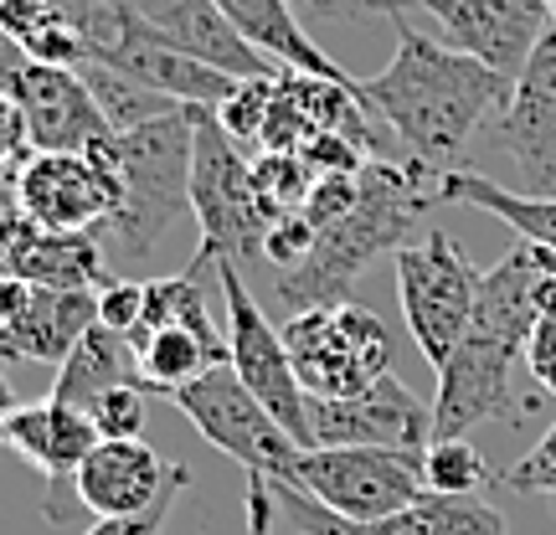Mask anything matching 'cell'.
<instances>
[{
  "instance_id": "cell-19",
  "label": "cell",
  "mask_w": 556,
  "mask_h": 535,
  "mask_svg": "<svg viewBox=\"0 0 556 535\" xmlns=\"http://www.w3.org/2000/svg\"><path fill=\"white\" fill-rule=\"evenodd\" d=\"M139 16L186 58L217 67L227 78H274V62L242 41L238 26L217 11V0H139Z\"/></svg>"
},
{
  "instance_id": "cell-9",
  "label": "cell",
  "mask_w": 556,
  "mask_h": 535,
  "mask_svg": "<svg viewBox=\"0 0 556 535\" xmlns=\"http://www.w3.org/2000/svg\"><path fill=\"white\" fill-rule=\"evenodd\" d=\"M222 298H227V366L242 377V386L278 417V428L294 437L299 448H315L309 437V397L294 377V360L283 345V330H274L268 309L248 289L238 263H217Z\"/></svg>"
},
{
  "instance_id": "cell-27",
  "label": "cell",
  "mask_w": 556,
  "mask_h": 535,
  "mask_svg": "<svg viewBox=\"0 0 556 535\" xmlns=\"http://www.w3.org/2000/svg\"><path fill=\"white\" fill-rule=\"evenodd\" d=\"M274 82L278 78H242L227 99L212 109L217 124L238 139L242 150H263V124H268V103H274Z\"/></svg>"
},
{
  "instance_id": "cell-25",
  "label": "cell",
  "mask_w": 556,
  "mask_h": 535,
  "mask_svg": "<svg viewBox=\"0 0 556 535\" xmlns=\"http://www.w3.org/2000/svg\"><path fill=\"white\" fill-rule=\"evenodd\" d=\"M83 78H88V88H93V99H99L103 119H109L114 135H129V129H139V124L160 119V114L186 109V103L165 99V93H150V88L129 82L124 73H114V67H99V62H88V67H83Z\"/></svg>"
},
{
  "instance_id": "cell-29",
  "label": "cell",
  "mask_w": 556,
  "mask_h": 535,
  "mask_svg": "<svg viewBox=\"0 0 556 535\" xmlns=\"http://www.w3.org/2000/svg\"><path fill=\"white\" fill-rule=\"evenodd\" d=\"M500 489H510V495H546L556 499V422L546 428V437H541L531 454H520L505 474H495Z\"/></svg>"
},
{
  "instance_id": "cell-28",
  "label": "cell",
  "mask_w": 556,
  "mask_h": 535,
  "mask_svg": "<svg viewBox=\"0 0 556 535\" xmlns=\"http://www.w3.org/2000/svg\"><path fill=\"white\" fill-rule=\"evenodd\" d=\"M88 417H93L99 437H139L144 422H150V392H144L139 381H124L114 392H103V397L88 407Z\"/></svg>"
},
{
  "instance_id": "cell-41",
  "label": "cell",
  "mask_w": 556,
  "mask_h": 535,
  "mask_svg": "<svg viewBox=\"0 0 556 535\" xmlns=\"http://www.w3.org/2000/svg\"><path fill=\"white\" fill-rule=\"evenodd\" d=\"M294 5H304V11H315L319 21H330V0H294Z\"/></svg>"
},
{
  "instance_id": "cell-30",
  "label": "cell",
  "mask_w": 556,
  "mask_h": 535,
  "mask_svg": "<svg viewBox=\"0 0 556 535\" xmlns=\"http://www.w3.org/2000/svg\"><path fill=\"white\" fill-rule=\"evenodd\" d=\"M361 196V170H330V176H315V186H309V196H304V221L315 227V232H325V227H336L351 206H356Z\"/></svg>"
},
{
  "instance_id": "cell-10",
  "label": "cell",
  "mask_w": 556,
  "mask_h": 535,
  "mask_svg": "<svg viewBox=\"0 0 556 535\" xmlns=\"http://www.w3.org/2000/svg\"><path fill=\"white\" fill-rule=\"evenodd\" d=\"M526 356L516 340H500L490 330H464L454 356L438 366L433 392V443L469 437L484 422H520L516 397V360Z\"/></svg>"
},
{
  "instance_id": "cell-3",
  "label": "cell",
  "mask_w": 556,
  "mask_h": 535,
  "mask_svg": "<svg viewBox=\"0 0 556 535\" xmlns=\"http://www.w3.org/2000/svg\"><path fill=\"white\" fill-rule=\"evenodd\" d=\"M191 144H197V103L103 139L119 170V206L99 227L109 268H139L160 247V238L191 212Z\"/></svg>"
},
{
  "instance_id": "cell-23",
  "label": "cell",
  "mask_w": 556,
  "mask_h": 535,
  "mask_svg": "<svg viewBox=\"0 0 556 535\" xmlns=\"http://www.w3.org/2000/svg\"><path fill=\"white\" fill-rule=\"evenodd\" d=\"M438 196L448 201V206L490 212V217L505 221L520 242L546 247V253L556 258V196H526V191H510V186L479 176V170H469V165L443 170V176H438Z\"/></svg>"
},
{
  "instance_id": "cell-40",
  "label": "cell",
  "mask_w": 556,
  "mask_h": 535,
  "mask_svg": "<svg viewBox=\"0 0 556 535\" xmlns=\"http://www.w3.org/2000/svg\"><path fill=\"white\" fill-rule=\"evenodd\" d=\"M21 402H16V392H11V381H5V360H0V437H5V417L16 412Z\"/></svg>"
},
{
  "instance_id": "cell-32",
  "label": "cell",
  "mask_w": 556,
  "mask_h": 535,
  "mask_svg": "<svg viewBox=\"0 0 556 535\" xmlns=\"http://www.w3.org/2000/svg\"><path fill=\"white\" fill-rule=\"evenodd\" d=\"M139 309H144V283L119 278V273L103 278V289H99V324H103V330L129 335V330L139 324Z\"/></svg>"
},
{
  "instance_id": "cell-21",
  "label": "cell",
  "mask_w": 556,
  "mask_h": 535,
  "mask_svg": "<svg viewBox=\"0 0 556 535\" xmlns=\"http://www.w3.org/2000/svg\"><path fill=\"white\" fill-rule=\"evenodd\" d=\"M217 11L242 31L248 47H258L263 58L283 67V73H304V78H330V82H356L325 47H319L294 16V0H217Z\"/></svg>"
},
{
  "instance_id": "cell-18",
  "label": "cell",
  "mask_w": 556,
  "mask_h": 535,
  "mask_svg": "<svg viewBox=\"0 0 556 535\" xmlns=\"http://www.w3.org/2000/svg\"><path fill=\"white\" fill-rule=\"evenodd\" d=\"M170 479H176V463H165L144 437H99V448L83 458L73 479V499L99 520L144 515L170 489Z\"/></svg>"
},
{
  "instance_id": "cell-34",
  "label": "cell",
  "mask_w": 556,
  "mask_h": 535,
  "mask_svg": "<svg viewBox=\"0 0 556 535\" xmlns=\"http://www.w3.org/2000/svg\"><path fill=\"white\" fill-rule=\"evenodd\" d=\"M37 155L31 150V129H26V114H21V103L5 93L0 99V170L16 180V170L26 165V160Z\"/></svg>"
},
{
  "instance_id": "cell-11",
  "label": "cell",
  "mask_w": 556,
  "mask_h": 535,
  "mask_svg": "<svg viewBox=\"0 0 556 535\" xmlns=\"http://www.w3.org/2000/svg\"><path fill=\"white\" fill-rule=\"evenodd\" d=\"M484 129L490 144L520 170L526 196H556V16L510 82L505 109Z\"/></svg>"
},
{
  "instance_id": "cell-16",
  "label": "cell",
  "mask_w": 556,
  "mask_h": 535,
  "mask_svg": "<svg viewBox=\"0 0 556 535\" xmlns=\"http://www.w3.org/2000/svg\"><path fill=\"white\" fill-rule=\"evenodd\" d=\"M5 93L21 103L37 155H83L99 139L114 135L99 99H93V88H88V78L73 73V67L21 62V73L5 82Z\"/></svg>"
},
{
  "instance_id": "cell-24",
  "label": "cell",
  "mask_w": 556,
  "mask_h": 535,
  "mask_svg": "<svg viewBox=\"0 0 556 535\" xmlns=\"http://www.w3.org/2000/svg\"><path fill=\"white\" fill-rule=\"evenodd\" d=\"M124 381H135V356H129V345H124V335L93 324V330L73 345V356L58 366V381H52L47 397H58V402H67V407H83V412H88L103 392H114Z\"/></svg>"
},
{
  "instance_id": "cell-22",
  "label": "cell",
  "mask_w": 556,
  "mask_h": 535,
  "mask_svg": "<svg viewBox=\"0 0 556 535\" xmlns=\"http://www.w3.org/2000/svg\"><path fill=\"white\" fill-rule=\"evenodd\" d=\"M135 356V381L144 392L176 397L201 371L227 360V330L217 324H165V330H129L124 335Z\"/></svg>"
},
{
  "instance_id": "cell-26",
  "label": "cell",
  "mask_w": 556,
  "mask_h": 535,
  "mask_svg": "<svg viewBox=\"0 0 556 535\" xmlns=\"http://www.w3.org/2000/svg\"><path fill=\"white\" fill-rule=\"evenodd\" d=\"M422 479H428V495H479L484 484H495L484 454H479L469 437L428 443V454H422Z\"/></svg>"
},
{
  "instance_id": "cell-4",
  "label": "cell",
  "mask_w": 556,
  "mask_h": 535,
  "mask_svg": "<svg viewBox=\"0 0 556 535\" xmlns=\"http://www.w3.org/2000/svg\"><path fill=\"white\" fill-rule=\"evenodd\" d=\"M191 217L201 232L197 263H258L263 258V206L253 191V160L217 124L212 109H197L191 144Z\"/></svg>"
},
{
  "instance_id": "cell-13",
  "label": "cell",
  "mask_w": 556,
  "mask_h": 535,
  "mask_svg": "<svg viewBox=\"0 0 556 535\" xmlns=\"http://www.w3.org/2000/svg\"><path fill=\"white\" fill-rule=\"evenodd\" d=\"M309 437L315 448H397L428 454L433 443V402L402 386L392 371L361 397H309Z\"/></svg>"
},
{
  "instance_id": "cell-44",
  "label": "cell",
  "mask_w": 556,
  "mask_h": 535,
  "mask_svg": "<svg viewBox=\"0 0 556 535\" xmlns=\"http://www.w3.org/2000/svg\"><path fill=\"white\" fill-rule=\"evenodd\" d=\"M0 99H5V82H0Z\"/></svg>"
},
{
  "instance_id": "cell-38",
  "label": "cell",
  "mask_w": 556,
  "mask_h": 535,
  "mask_svg": "<svg viewBox=\"0 0 556 535\" xmlns=\"http://www.w3.org/2000/svg\"><path fill=\"white\" fill-rule=\"evenodd\" d=\"M274 484L263 474H248V535H274Z\"/></svg>"
},
{
  "instance_id": "cell-37",
  "label": "cell",
  "mask_w": 556,
  "mask_h": 535,
  "mask_svg": "<svg viewBox=\"0 0 556 535\" xmlns=\"http://www.w3.org/2000/svg\"><path fill=\"white\" fill-rule=\"evenodd\" d=\"M438 0H330V21H402L407 11H433Z\"/></svg>"
},
{
  "instance_id": "cell-45",
  "label": "cell",
  "mask_w": 556,
  "mask_h": 535,
  "mask_svg": "<svg viewBox=\"0 0 556 535\" xmlns=\"http://www.w3.org/2000/svg\"><path fill=\"white\" fill-rule=\"evenodd\" d=\"M552 505H556V499H552Z\"/></svg>"
},
{
  "instance_id": "cell-1",
  "label": "cell",
  "mask_w": 556,
  "mask_h": 535,
  "mask_svg": "<svg viewBox=\"0 0 556 535\" xmlns=\"http://www.w3.org/2000/svg\"><path fill=\"white\" fill-rule=\"evenodd\" d=\"M392 26H397V52L377 78L361 82V103L402 139L407 160L438 176L458 170L469 139L505 109L510 78H500L495 67L448 47L443 37L417 31L407 16Z\"/></svg>"
},
{
  "instance_id": "cell-5",
  "label": "cell",
  "mask_w": 556,
  "mask_h": 535,
  "mask_svg": "<svg viewBox=\"0 0 556 535\" xmlns=\"http://www.w3.org/2000/svg\"><path fill=\"white\" fill-rule=\"evenodd\" d=\"M283 345L304 397H361L392 371V335L381 315L351 298L289 315Z\"/></svg>"
},
{
  "instance_id": "cell-36",
  "label": "cell",
  "mask_w": 556,
  "mask_h": 535,
  "mask_svg": "<svg viewBox=\"0 0 556 535\" xmlns=\"http://www.w3.org/2000/svg\"><path fill=\"white\" fill-rule=\"evenodd\" d=\"M526 371L536 377L541 392H552L556 397V304L536 319V330H531V340H526Z\"/></svg>"
},
{
  "instance_id": "cell-39",
  "label": "cell",
  "mask_w": 556,
  "mask_h": 535,
  "mask_svg": "<svg viewBox=\"0 0 556 535\" xmlns=\"http://www.w3.org/2000/svg\"><path fill=\"white\" fill-rule=\"evenodd\" d=\"M21 227V201L11 186H0V268H5V253H11V238Z\"/></svg>"
},
{
  "instance_id": "cell-8",
  "label": "cell",
  "mask_w": 556,
  "mask_h": 535,
  "mask_svg": "<svg viewBox=\"0 0 556 535\" xmlns=\"http://www.w3.org/2000/svg\"><path fill=\"white\" fill-rule=\"evenodd\" d=\"M289 479L345 520L402 515L428 495L422 454H397V448H304Z\"/></svg>"
},
{
  "instance_id": "cell-20",
  "label": "cell",
  "mask_w": 556,
  "mask_h": 535,
  "mask_svg": "<svg viewBox=\"0 0 556 535\" xmlns=\"http://www.w3.org/2000/svg\"><path fill=\"white\" fill-rule=\"evenodd\" d=\"M0 273L41 283V289H103V278L114 268H109L99 232H52L21 212V227Z\"/></svg>"
},
{
  "instance_id": "cell-2",
  "label": "cell",
  "mask_w": 556,
  "mask_h": 535,
  "mask_svg": "<svg viewBox=\"0 0 556 535\" xmlns=\"http://www.w3.org/2000/svg\"><path fill=\"white\" fill-rule=\"evenodd\" d=\"M433 206L438 196V170L417 165V160H381L371 155L361 165V196L356 206L325 227L309 247V258L299 263L294 273H278V304L299 315V309H319V304H340L351 298L356 278L381 258L397 253L402 242L413 238V227Z\"/></svg>"
},
{
  "instance_id": "cell-7",
  "label": "cell",
  "mask_w": 556,
  "mask_h": 535,
  "mask_svg": "<svg viewBox=\"0 0 556 535\" xmlns=\"http://www.w3.org/2000/svg\"><path fill=\"white\" fill-rule=\"evenodd\" d=\"M170 402L186 412V422H191L217 454L238 458L248 474H263V479L294 474V458L304 454V448L278 428V417L242 386V377L227 360L212 366V371H201V377L191 381V386H180Z\"/></svg>"
},
{
  "instance_id": "cell-31",
  "label": "cell",
  "mask_w": 556,
  "mask_h": 535,
  "mask_svg": "<svg viewBox=\"0 0 556 535\" xmlns=\"http://www.w3.org/2000/svg\"><path fill=\"white\" fill-rule=\"evenodd\" d=\"M315 238H319V232L304 221V212H283V217L263 232V263H268L274 273H294L299 263L309 258Z\"/></svg>"
},
{
  "instance_id": "cell-12",
  "label": "cell",
  "mask_w": 556,
  "mask_h": 535,
  "mask_svg": "<svg viewBox=\"0 0 556 535\" xmlns=\"http://www.w3.org/2000/svg\"><path fill=\"white\" fill-rule=\"evenodd\" d=\"M21 212L52 232H99L119 206V170L103 139L83 155H31L11 180Z\"/></svg>"
},
{
  "instance_id": "cell-42",
  "label": "cell",
  "mask_w": 556,
  "mask_h": 535,
  "mask_svg": "<svg viewBox=\"0 0 556 535\" xmlns=\"http://www.w3.org/2000/svg\"><path fill=\"white\" fill-rule=\"evenodd\" d=\"M552 304H556V268H552V298H546V309H552Z\"/></svg>"
},
{
  "instance_id": "cell-15",
  "label": "cell",
  "mask_w": 556,
  "mask_h": 535,
  "mask_svg": "<svg viewBox=\"0 0 556 535\" xmlns=\"http://www.w3.org/2000/svg\"><path fill=\"white\" fill-rule=\"evenodd\" d=\"M5 448H16L31 469L47 484V515L67 520L73 515V479H78L83 458L99 448V428L83 407H67L58 397H41V402H21L16 412L5 417Z\"/></svg>"
},
{
  "instance_id": "cell-33",
  "label": "cell",
  "mask_w": 556,
  "mask_h": 535,
  "mask_svg": "<svg viewBox=\"0 0 556 535\" xmlns=\"http://www.w3.org/2000/svg\"><path fill=\"white\" fill-rule=\"evenodd\" d=\"M186 484H191V469H186V463H176V479H170V489L160 495L155 510H144V515H124V520H99L93 531H83V535H160Z\"/></svg>"
},
{
  "instance_id": "cell-17",
  "label": "cell",
  "mask_w": 556,
  "mask_h": 535,
  "mask_svg": "<svg viewBox=\"0 0 556 535\" xmlns=\"http://www.w3.org/2000/svg\"><path fill=\"white\" fill-rule=\"evenodd\" d=\"M428 16L438 21L448 47L516 82L526 58L536 52L541 31L552 26V0H438Z\"/></svg>"
},
{
  "instance_id": "cell-6",
  "label": "cell",
  "mask_w": 556,
  "mask_h": 535,
  "mask_svg": "<svg viewBox=\"0 0 556 535\" xmlns=\"http://www.w3.org/2000/svg\"><path fill=\"white\" fill-rule=\"evenodd\" d=\"M397 258V294H402V319L413 330V345L422 351L428 366H443L454 356V345L464 340L469 319H475L479 298V268L469 253L458 247L448 232H422L407 238L392 253Z\"/></svg>"
},
{
  "instance_id": "cell-43",
  "label": "cell",
  "mask_w": 556,
  "mask_h": 535,
  "mask_svg": "<svg viewBox=\"0 0 556 535\" xmlns=\"http://www.w3.org/2000/svg\"><path fill=\"white\" fill-rule=\"evenodd\" d=\"M0 186H11V176H5V170H0Z\"/></svg>"
},
{
  "instance_id": "cell-14",
  "label": "cell",
  "mask_w": 556,
  "mask_h": 535,
  "mask_svg": "<svg viewBox=\"0 0 556 535\" xmlns=\"http://www.w3.org/2000/svg\"><path fill=\"white\" fill-rule=\"evenodd\" d=\"M99 324V289H41L0 273V360L62 366Z\"/></svg>"
},
{
  "instance_id": "cell-35",
  "label": "cell",
  "mask_w": 556,
  "mask_h": 535,
  "mask_svg": "<svg viewBox=\"0 0 556 535\" xmlns=\"http://www.w3.org/2000/svg\"><path fill=\"white\" fill-rule=\"evenodd\" d=\"M58 16H62L58 0H0V31L16 41V47H26L47 21H58Z\"/></svg>"
}]
</instances>
